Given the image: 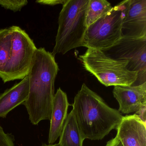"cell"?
I'll list each match as a JSON object with an SVG mask.
<instances>
[{
    "instance_id": "3957f363",
    "label": "cell",
    "mask_w": 146,
    "mask_h": 146,
    "mask_svg": "<svg viewBox=\"0 0 146 146\" xmlns=\"http://www.w3.org/2000/svg\"><path fill=\"white\" fill-rule=\"evenodd\" d=\"M89 0H66L58 18V29L52 54H65L83 47L88 26L86 13Z\"/></svg>"
},
{
    "instance_id": "ba28073f",
    "label": "cell",
    "mask_w": 146,
    "mask_h": 146,
    "mask_svg": "<svg viewBox=\"0 0 146 146\" xmlns=\"http://www.w3.org/2000/svg\"><path fill=\"white\" fill-rule=\"evenodd\" d=\"M121 34L123 38L146 37V0H129Z\"/></svg>"
},
{
    "instance_id": "44dd1931",
    "label": "cell",
    "mask_w": 146,
    "mask_h": 146,
    "mask_svg": "<svg viewBox=\"0 0 146 146\" xmlns=\"http://www.w3.org/2000/svg\"><path fill=\"white\" fill-rule=\"evenodd\" d=\"M42 146H59L58 144L57 143V144H46V143H44V144H42Z\"/></svg>"
},
{
    "instance_id": "9a60e30c",
    "label": "cell",
    "mask_w": 146,
    "mask_h": 146,
    "mask_svg": "<svg viewBox=\"0 0 146 146\" xmlns=\"http://www.w3.org/2000/svg\"><path fill=\"white\" fill-rule=\"evenodd\" d=\"M12 28L0 30V72L11 56L12 47Z\"/></svg>"
},
{
    "instance_id": "8fae6325",
    "label": "cell",
    "mask_w": 146,
    "mask_h": 146,
    "mask_svg": "<svg viewBox=\"0 0 146 146\" xmlns=\"http://www.w3.org/2000/svg\"><path fill=\"white\" fill-rule=\"evenodd\" d=\"M67 95L60 88L54 94L53 102L52 112L50 119L48 134V144H53L60 137L64 124L67 118L68 108Z\"/></svg>"
},
{
    "instance_id": "5bb4252c",
    "label": "cell",
    "mask_w": 146,
    "mask_h": 146,
    "mask_svg": "<svg viewBox=\"0 0 146 146\" xmlns=\"http://www.w3.org/2000/svg\"><path fill=\"white\" fill-rule=\"evenodd\" d=\"M112 7L106 0H89L86 13L88 27L107 13Z\"/></svg>"
},
{
    "instance_id": "ffe728a7",
    "label": "cell",
    "mask_w": 146,
    "mask_h": 146,
    "mask_svg": "<svg viewBox=\"0 0 146 146\" xmlns=\"http://www.w3.org/2000/svg\"><path fill=\"white\" fill-rule=\"evenodd\" d=\"M106 146H123L117 136L109 140L107 142Z\"/></svg>"
},
{
    "instance_id": "8992f818",
    "label": "cell",
    "mask_w": 146,
    "mask_h": 146,
    "mask_svg": "<svg viewBox=\"0 0 146 146\" xmlns=\"http://www.w3.org/2000/svg\"><path fill=\"white\" fill-rule=\"evenodd\" d=\"M12 28V47L11 56L0 72L4 83L20 80L28 76L37 48L25 31L17 26Z\"/></svg>"
},
{
    "instance_id": "277c9868",
    "label": "cell",
    "mask_w": 146,
    "mask_h": 146,
    "mask_svg": "<svg viewBox=\"0 0 146 146\" xmlns=\"http://www.w3.org/2000/svg\"><path fill=\"white\" fill-rule=\"evenodd\" d=\"M78 59L84 69L106 87L131 86L137 80L138 73L127 70L128 61L111 58L101 50L88 48Z\"/></svg>"
},
{
    "instance_id": "9c48e42d",
    "label": "cell",
    "mask_w": 146,
    "mask_h": 146,
    "mask_svg": "<svg viewBox=\"0 0 146 146\" xmlns=\"http://www.w3.org/2000/svg\"><path fill=\"white\" fill-rule=\"evenodd\" d=\"M113 94L119 105V112H136L146 105V82L140 85L114 86Z\"/></svg>"
},
{
    "instance_id": "ac0fdd59",
    "label": "cell",
    "mask_w": 146,
    "mask_h": 146,
    "mask_svg": "<svg viewBox=\"0 0 146 146\" xmlns=\"http://www.w3.org/2000/svg\"><path fill=\"white\" fill-rule=\"evenodd\" d=\"M66 1V0H40L36 1V3L42 5L54 6L57 5H64Z\"/></svg>"
},
{
    "instance_id": "e0dca14e",
    "label": "cell",
    "mask_w": 146,
    "mask_h": 146,
    "mask_svg": "<svg viewBox=\"0 0 146 146\" xmlns=\"http://www.w3.org/2000/svg\"><path fill=\"white\" fill-rule=\"evenodd\" d=\"M14 137L11 134L6 133L0 126V146H14Z\"/></svg>"
},
{
    "instance_id": "6da1fadb",
    "label": "cell",
    "mask_w": 146,
    "mask_h": 146,
    "mask_svg": "<svg viewBox=\"0 0 146 146\" xmlns=\"http://www.w3.org/2000/svg\"><path fill=\"white\" fill-rule=\"evenodd\" d=\"M59 71L55 57L44 48H37L28 76L29 90L23 103L31 122L37 125L43 120H50L54 96V83Z\"/></svg>"
},
{
    "instance_id": "30bf717a",
    "label": "cell",
    "mask_w": 146,
    "mask_h": 146,
    "mask_svg": "<svg viewBox=\"0 0 146 146\" xmlns=\"http://www.w3.org/2000/svg\"><path fill=\"white\" fill-rule=\"evenodd\" d=\"M116 129L123 146H146V123L135 114L123 116Z\"/></svg>"
},
{
    "instance_id": "4fadbf2b",
    "label": "cell",
    "mask_w": 146,
    "mask_h": 146,
    "mask_svg": "<svg viewBox=\"0 0 146 146\" xmlns=\"http://www.w3.org/2000/svg\"><path fill=\"white\" fill-rule=\"evenodd\" d=\"M84 140L72 110L67 115L58 144L59 146H83Z\"/></svg>"
},
{
    "instance_id": "52a82bcc",
    "label": "cell",
    "mask_w": 146,
    "mask_h": 146,
    "mask_svg": "<svg viewBox=\"0 0 146 146\" xmlns=\"http://www.w3.org/2000/svg\"><path fill=\"white\" fill-rule=\"evenodd\" d=\"M101 51L111 58L128 61L127 70L138 73L136 82L139 81V85L146 82V37H122L112 46Z\"/></svg>"
},
{
    "instance_id": "d6986e66",
    "label": "cell",
    "mask_w": 146,
    "mask_h": 146,
    "mask_svg": "<svg viewBox=\"0 0 146 146\" xmlns=\"http://www.w3.org/2000/svg\"><path fill=\"white\" fill-rule=\"evenodd\" d=\"M135 114L143 122L146 123V105L142 106Z\"/></svg>"
},
{
    "instance_id": "7a4b0ae2",
    "label": "cell",
    "mask_w": 146,
    "mask_h": 146,
    "mask_svg": "<svg viewBox=\"0 0 146 146\" xmlns=\"http://www.w3.org/2000/svg\"><path fill=\"white\" fill-rule=\"evenodd\" d=\"M71 106L84 139L95 141L103 139L117 128L123 117L118 110L110 107L84 83Z\"/></svg>"
},
{
    "instance_id": "7c38bea8",
    "label": "cell",
    "mask_w": 146,
    "mask_h": 146,
    "mask_svg": "<svg viewBox=\"0 0 146 146\" xmlns=\"http://www.w3.org/2000/svg\"><path fill=\"white\" fill-rule=\"evenodd\" d=\"M29 90L28 76L0 94V118H5L7 114L27 100Z\"/></svg>"
},
{
    "instance_id": "2e32d148",
    "label": "cell",
    "mask_w": 146,
    "mask_h": 146,
    "mask_svg": "<svg viewBox=\"0 0 146 146\" xmlns=\"http://www.w3.org/2000/svg\"><path fill=\"white\" fill-rule=\"evenodd\" d=\"M28 3L26 0H0V5L15 12L21 11Z\"/></svg>"
},
{
    "instance_id": "5b68a950",
    "label": "cell",
    "mask_w": 146,
    "mask_h": 146,
    "mask_svg": "<svg viewBox=\"0 0 146 146\" xmlns=\"http://www.w3.org/2000/svg\"><path fill=\"white\" fill-rule=\"evenodd\" d=\"M129 0L112 7L111 10L88 27L83 47L103 50L113 46L122 38V23Z\"/></svg>"
}]
</instances>
